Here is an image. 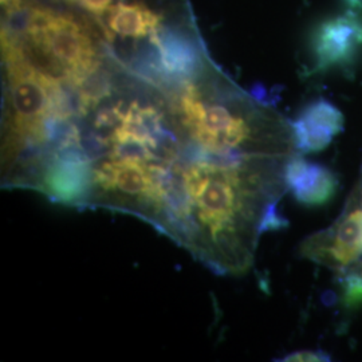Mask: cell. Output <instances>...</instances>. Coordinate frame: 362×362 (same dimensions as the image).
<instances>
[{
	"label": "cell",
	"mask_w": 362,
	"mask_h": 362,
	"mask_svg": "<svg viewBox=\"0 0 362 362\" xmlns=\"http://www.w3.org/2000/svg\"><path fill=\"white\" fill-rule=\"evenodd\" d=\"M342 302L348 308H357L362 303V272L351 270L341 281Z\"/></svg>",
	"instance_id": "7"
},
{
	"label": "cell",
	"mask_w": 362,
	"mask_h": 362,
	"mask_svg": "<svg viewBox=\"0 0 362 362\" xmlns=\"http://www.w3.org/2000/svg\"><path fill=\"white\" fill-rule=\"evenodd\" d=\"M329 356L324 354L321 351H297L293 354H288L284 358V361H327Z\"/></svg>",
	"instance_id": "9"
},
{
	"label": "cell",
	"mask_w": 362,
	"mask_h": 362,
	"mask_svg": "<svg viewBox=\"0 0 362 362\" xmlns=\"http://www.w3.org/2000/svg\"><path fill=\"white\" fill-rule=\"evenodd\" d=\"M106 37L144 39L161 28V16L141 1L118 3L106 11Z\"/></svg>",
	"instance_id": "6"
},
{
	"label": "cell",
	"mask_w": 362,
	"mask_h": 362,
	"mask_svg": "<svg viewBox=\"0 0 362 362\" xmlns=\"http://www.w3.org/2000/svg\"><path fill=\"white\" fill-rule=\"evenodd\" d=\"M8 15L23 22L19 25L23 33L13 37L22 42L31 59L52 76L79 79L104 65L98 45L76 16L42 6H26Z\"/></svg>",
	"instance_id": "1"
},
{
	"label": "cell",
	"mask_w": 362,
	"mask_h": 362,
	"mask_svg": "<svg viewBox=\"0 0 362 362\" xmlns=\"http://www.w3.org/2000/svg\"><path fill=\"white\" fill-rule=\"evenodd\" d=\"M362 49V8L338 13L315 28L311 37L314 71H327L354 62Z\"/></svg>",
	"instance_id": "3"
},
{
	"label": "cell",
	"mask_w": 362,
	"mask_h": 362,
	"mask_svg": "<svg viewBox=\"0 0 362 362\" xmlns=\"http://www.w3.org/2000/svg\"><path fill=\"white\" fill-rule=\"evenodd\" d=\"M302 257L336 272H348L362 262V188L350 196L338 219L300 245Z\"/></svg>",
	"instance_id": "2"
},
{
	"label": "cell",
	"mask_w": 362,
	"mask_h": 362,
	"mask_svg": "<svg viewBox=\"0 0 362 362\" xmlns=\"http://www.w3.org/2000/svg\"><path fill=\"white\" fill-rule=\"evenodd\" d=\"M297 153H315L326 149L344 129L341 110L327 100L306 105L291 121Z\"/></svg>",
	"instance_id": "4"
},
{
	"label": "cell",
	"mask_w": 362,
	"mask_h": 362,
	"mask_svg": "<svg viewBox=\"0 0 362 362\" xmlns=\"http://www.w3.org/2000/svg\"><path fill=\"white\" fill-rule=\"evenodd\" d=\"M69 4H73L78 8L88 11V13L103 15L106 13L112 6L113 0H65Z\"/></svg>",
	"instance_id": "8"
},
{
	"label": "cell",
	"mask_w": 362,
	"mask_h": 362,
	"mask_svg": "<svg viewBox=\"0 0 362 362\" xmlns=\"http://www.w3.org/2000/svg\"><path fill=\"white\" fill-rule=\"evenodd\" d=\"M360 187H361V188H362V180H361V185H360Z\"/></svg>",
	"instance_id": "11"
},
{
	"label": "cell",
	"mask_w": 362,
	"mask_h": 362,
	"mask_svg": "<svg viewBox=\"0 0 362 362\" xmlns=\"http://www.w3.org/2000/svg\"><path fill=\"white\" fill-rule=\"evenodd\" d=\"M285 180L287 192H291L298 203L308 207L327 204L339 187L332 169L308 161L300 153H296L287 163Z\"/></svg>",
	"instance_id": "5"
},
{
	"label": "cell",
	"mask_w": 362,
	"mask_h": 362,
	"mask_svg": "<svg viewBox=\"0 0 362 362\" xmlns=\"http://www.w3.org/2000/svg\"><path fill=\"white\" fill-rule=\"evenodd\" d=\"M354 270H360V272H362V263L357 267V269H354Z\"/></svg>",
	"instance_id": "10"
}]
</instances>
